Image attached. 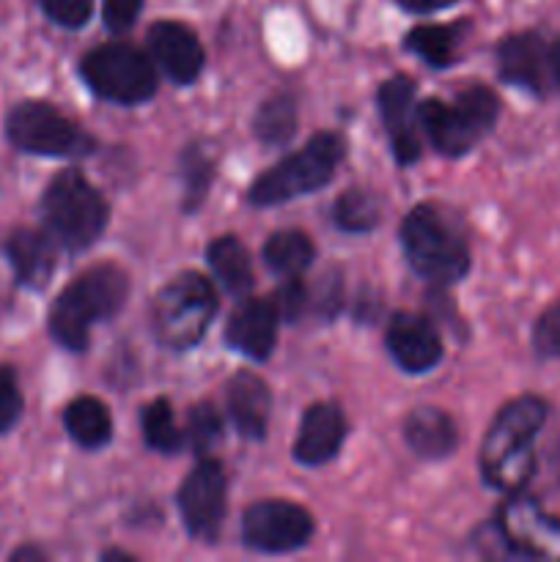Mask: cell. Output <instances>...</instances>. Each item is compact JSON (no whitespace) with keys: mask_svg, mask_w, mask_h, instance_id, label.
<instances>
[{"mask_svg":"<svg viewBox=\"0 0 560 562\" xmlns=\"http://www.w3.org/2000/svg\"><path fill=\"white\" fill-rule=\"evenodd\" d=\"M130 296V274L115 263H93L77 274L49 307L47 327L66 351H86L93 324L110 322Z\"/></svg>","mask_w":560,"mask_h":562,"instance_id":"2","label":"cell"},{"mask_svg":"<svg viewBox=\"0 0 560 562\" xmlns=\"http://www.w3.org/2000/svg\"><path fill=\"white\" fill-rule=\"evenodd\" d=\"M225 401H228L231 420L242 437L253 439V442L267 437L269 415H272V390L258 373H236L225 390Z\"/></svg>","mask_w":560,"mask_h":562,"instance_id":"20","label":"cell"},{"mask_svg":"<svg viewBox=\"0 0 560 562\" xmlns=\"http://www.w3.org/2000/svg\"><path fill=\"white\" fill-rule=\"evenodd\" d=\"M176 503L190 538L203 543L217 541L228 508V477L223 464L201 456V461L187 472Z\"/></svg>","mask_w":560,"mask_h":562,"instance_id":"10","label":"cell"},{"mask_svg":"<svg viewBox=\"0 0 560 562\" xmlns=\"http://www.w3.org/2000/svg\"><path fill=\"white\" fill-rule=\"evenodd\" d=\"M143 9V0H104L102 20L110 33H126L135 25L137 14Z\"/></svg>","mask_w":560,"mask_h":562,"instance_id":"35","label":"cell"},{"mask_svg":"<svg viewBox=\"0 0 560 562\" xmlns=\"http://www.w3.org/2000/svg\"><path fill=\"white\" fill-rule=\"evenodd\" d=\"M333 220L340 231L346 234H368L382 220V203L373 192L368 190H346L344 195L335 201Z\"/></svg>","mask_w":560,"mask_h":562,"instance_id":"28","label":"cell"},{"mask_svg":"<svg viewBox=\"0 0 560 562\" xmlns=\"http://www.w3.org/2000/svg\"><path fill=\"white\" fill-rule=\"evenodd\" d=\"M42 223L64 250H86L108 228V201L75 168L55 173L42 195Z\"/></svg>","mask_w":560,"mask_h":562,"instance_id":"5","label":"cell"},{"mask_svg":"<svg viewBox=\"0 0 560 562\" xmlns=\"http://www.w3.org/2000/svg\"><path fill=\"white\" fill-rule=\"evenodd\" d=\"M549 66H552V88L560 91V42H552V49H549Z\"/></svg>","mask_w":560,"mask_h":562,"instance_id":"38","label":"cell"},{"mask_svg":"<svg viewBox=\"0 0 560 562\" xmlns=\"http://www.w3.org/2000/svg\"><path fill=\"white\" fill-rule=\"evenodd\" d=\"M44 14L60 27H82L88 20H91L93 0H38Z\"/></svg>","mask_w":560,"mask_h":562,"instance_id":"34","label":"cell"},{"mask_svg":"<svg viewBox=\"0 0 560 562\" xmlns=\"http://www.w3.org/2000/svg\"><path fill=\"white\" fill-rule=\"evenodd\" d=\"M549 417L547 398L525 393L503 404L481 442L478 464L486 486L514 494L536 475V439Z\"/></svg>","mask_w":560,"mask_h":562,"instance_id":"1","label":"cell"},{"mask_svg":"<svg viewBox=\"0 0 560 562\" xmlns=\"http://www.w3.org/2000/svg\"><path fill=\"white\" fill-rule=\"evenodd\" d=\"M5 137L16 151L33 157L80 159L97 151V140L42 99H25L5 115Z\"/></svg>","mask_w":560,"mask_h":562,"instance_id":"8","label":"cell"},{"mask_svg":"<svg viewBox=\"0 0 560 562\" xmlns=\"http://www.w3.org/2000/svg\"><path fill=\"white\" fill-rule=\"evenodd\" d=\"M497 530L516 558L560 560V516L547 514L525 488L508 494L497 514Z\"/></svg>","mask_w":560,"mask_h":562,"instance_id":"11","label":"cell"},{"mask_svg":"<svg viewBox=\"0 0 560 562\" xmlns=\"http://www.w3.org/2000/svg\"><path fill=\"white\" fill-rule=\"evenodd\" d=\"M217 316V294L201 272H181L157 291L152 302V327L165 349L187 351L201 344Z\"/></svg>","mask_w":560,"mask_h":562,"instance_id":"7","label":"cell"},{"mask_svg":"<svg viewBox=\"0 0 560 562\" xmlns=\"http://www.w3.org/2000/svg\"><path fill=\"white\" fill-rule=\"evenodd\" d=\"M280 316L272 300H247L225 324V344L253 362H264L278 344Z\"/></svg>","mask_w":560,"mask_h":562,"instance_id":"17","label":"cell"},{"mask_svg":"<svg viewBox=\"0 0 560 562\" xmlns=\"http://www.w3.org/2000/svg\"><path fill=\"white\" fill-rule=\"evenodd\" d=\"M80 75L97 97L115 104H141L157 93L154 60L130 42L93 47L82 55Z\"/></svg>","mask_w":560,"mask_h":562,"instance_id":"9","label":"cell"},{"mask_svg":"<svg viewBox=\"0 0 560 562\" xmlns=\"http://www.w3.org/2000/svg\"><path fill=\"white\" fill-rule=\"evenodd\" d=\"M384 340H388V351L395 366L406 373H428L443 360V338L432 318L421 313H393Z\"/></svg>","mask_w":560,"mask_h":562,"instance_id":"14","label":"cell"},{"mask_svg":"<svg viewBox=\"0 0 560 562\" xmlns=\"http://www.w3.org/2000/svg\"><path fill=\"white\" fill-rule=\"evenodd\" d=\"M11 560H14V562H20V560H44V552H42V549H36V547H22V549H16L14 554H11Z\"/></svg>","mask_w":560,"mask_h":562,"instance_id":"39","label":"cell"},{"mask_svg":"<svg viewBox=\"0 0 560 562\" xmlns=\"http://www.w3.org/2000/svg\"><path fill=\"white\" fill-rule=\"evenodd\" d=\"M141 428H143V439L152 450L165 456H173L184 448L187 437L184 431L179 428L173 415V404L168 398H154L152 404L143 406L141 412Z\"/></svg>","mask_w":560,"mask_h":562,"instance_id":"27","label":"cell"},{"mask_svg":"<svg viewBox=\"0 0 560 562\" xmlns=\"http://www.w3.org/2000/svg\"><path fill=\"white\" fill-rule=\"evenodd\" d=\"M64 426L80 448L99 450L113 437V417L110 409L93 395H80L64 409Z\"/></svg>","mask_w":560,"mask_h":562,"instance_id":"24","label":"cell"},{"mask_svg":"<svg viewBox=\"0 0 560 562\" xmlns=\"http://www.w3.org/2000/svg\"><path fill=\"white\" fill-rule=\"evenodd\" d=\"M181 179H184V209L195 212L201 201L206 198L209 187L214 179V159L201 143H190L187 151L181 154Z\"/></svg>","mask_w":560,"mask_h":562,"instance_id":"29","label":"cell"},{"mask_svg":"<svg viewBox=\"0 0 560 562\" xmlns=\"http://www.w3.org/2000/svg\"><path fill=\"white\" fill-rule=\"evenodd\" d=\"M5 258H9L14 278L22 289L42 291L55 274V263H58V245L47 231L33 228H16L14 234L5 239L3 245Z\"/></svg>","mask_w":560,"mask_h":562,"instance_id":"19","label":"cell"},{"mask_svg":"<svg viewBox=\"0 0 560 562\" xmlns=\"http://www.w3.org/2000/svg\"><path fill=\"white\" fill-rule=\"evenodd\" d=\"M395 3L404 11H410V14H432V11L450 9V5H456L459 0H395Z\"/></svg>","mask_w":560,"mask_h":562,"instance_id":"37","label":"cell"},{"mask_svg":"<svg viewBox=\"0 0 560 562\" xmlns=\"http://www.w3.org/2000/svg\"><path fill=\"white\" fill-rule=\"evenodd\" d=\"M530 344L538 360H560V300L538 313Z\"/></svg>","mask_w":560,"mask_h":562,"instance_id":"31","label":"cell"},{"mask_svg":"<svg viewBox=\"0 0 560 562\" xmlns=\"http://www.w3.org/2000/svg\"><path fill=\"white\" fill-rule=\"evenodd\" d=\"M313 516L289 499H261L242 516V541L261 554H289L311 541Z\"/></svg>","mask_w":560,"mask_h":562,"instance_id":"12","label":"cell"},{"mask_svg":"<svg viewBox=\"0 0 560 562\" xmlns=\"http://www.w3.org/2000/svg\"><path fill=\"white\" fill-rule=\"evenodd\" d=\"M269 300H272L280 322L294 324V322H300L302 313H305V307L311 305V291H307L302 274H291V278H283V283L278 285L275 296H269Z\"/></svg>","mask_w":560,"mask_h":562,"instance_id":"32","label":"cell"},{"mask_svg":"<svg viewBox=\"0 0 560 562\" xmlns=\"http://www.w3.org/2000/svg\"><path fill=\"white\" fill-rule=\"evenodd\" d=\"M316 258V245L305 231L285 228L275 231L267 241H264V263L272 269L280 278H291V274H302Z\"/></svg>","mask_w":560,"mask_h":562,"instance_id":"25","label":"cell"},{"mask_svg":"<svg viewBox=\"0 0 560 562\" xmlns=\"http://www.w3.org/2000/svg\"><path fill=\"white\" fill-rule=\"evenodd\" d=\"M404 442L417 459L443 461L459 448V428L448 412L437 409V406H421L406 415Z\"/></svg>","mask_w":560,"mask_h":562,"instance_id":"21","label":"cell"},{"mask_svg":"<svg viewBox=\"0 0 560 562\" xmlns=\"http://www.w3.org/2000/svg\"><path fill=\"white\" fill-rule=\"evenodd\" d=\"M346 146L338 132H316L300 151L289 154L253 181L247 201L258 209L278 206L329 184L344 159Z\"/></svg>","mask_w":560,"mask_h":562,"instance_id":"6","label":"cell"},{"mask_svg":"<svg viewBox=\"0 0 560 562\" xmlns=\"http://www.w3.org/2000/svg\"><path fill=\"white\" fill-rule=\"evenodd\" d=\"M25 398H22L20 379L11 366H0V437L20 423Z\"/></svg>","mask_w":560,"mask_h":562,"instance_id":"33","label":"cell"},{"mask_svg":"<svg viewBox=\"0 0 560 562\" xmlns=\"http://www.w3.org/2000/svg\"><path fill=\"white\" fill-rule=\"evenodd\" d=\"M500 119V99L489 86H467L453 102L432 97L417 104V124L443 157L470 154Z\"/></svg>","mask_w":560,"mask_h":562,"instance_id":"4","label":"cell"},{"mask_svg":"<svg viewBox=\"0 0 560 562\" xmlns=\"http://www.w3.org/2000/svg\"><path fill=\"white\" fill-rule=\"evenodd\" d=\"M102 560H126V562H130L135 558H132V554H126V552H119V549H110V552L102 554Z\"/></svg>","mask_w":560,"mask_h":562,"instance_id":"40","label":"cell"},{"mask_svg":"<svg viewBox=\"0 0 560 562\" xmlns=\"http://www.w3.org/2000/svg\"><path fill=\"white\" fill-rule=\"evenodd\" d=\"M552 42L538 31L508 33L497 44V71L505 86L522 88L533 97H547L552 88V66H549Z\"/></svg>","mask_w":560,"mask_h":562,"instance_id":"13","label":"cell"},{"mask_svg":"<svg viewBox=\"0 0 560 562\" xmlns=\"http://www.w3.org/2000/svg\"><path fill=\"white\" fill-rule=\"evenodd\" d=\"M406 261L434 285H456L472 267L470 245L453 220L434 203H421L401 223Z\"/></svg>","mask_w":560,"mask_h":562,"instance_id":"3","label":"cell"},{"mask_svg":"<svg viewBox=\"0 0 560 562\" xmlns=\"http://www.w3.org/2000/svg\"><path fill=\"white\" fill-rule=\"evenodd\" d=\"M346 439V417L338 404L322 401L302 415L294 439V459L305 467H322L338 456Z\"/></svg>","mask_w":560,"mask_h":562,"instance_id":"18","label":"cell"},{"mask_svg":"<svg viewBox=\"0 0 560 562\" xmlns=\"http://www.w3.org/2000/svg\"><path fill=\"white\" fill-rule=\"evenodd\" d=\"M152 60L179 86H190L203 69L201 38L192 27L176 20H159L148 27Z\"/></svg>","mask_w":560,"mask_h":562,"instance_id":"16","label":"cell"},{"mask_svg":"<svg viewBox=\"0 0 560 562\" xmlns=\"http://www.w3.org/2000/svg\"><path fill=\"white\" fill-rule=\"evenodd\" d=\"M296 121H300V110H296V99L291 93H275L261 108L256 110L253 119V135L264 143V146H283L294 137Z\"/></svg>","mask_w":560,"mask_h":562,"instance_id":"26","label":"cell"},{"mask_svg":"<svg viewBox=\"0 0 560 562\" xmlns=\"http://www.w3.org/2000/svg\"><path fill=\"white\" fill-rule=\"evenodd\" d=\"M184 437L198 456H209L223 439V417L212 404H195L187 415Z\"/></svg>","mask_w":560,"mask_h":562,"instance_id":"30","label":"cell"},{"mask_svg":"<svg viewBox=\"0 0 560 562\" xmlns=\"http://www.w3.org/2000/svg\"><path fill=\"white\" fill-rule=\"evenodd\" d=\"M470 22H448V25H417L406 33L404 47L426 60L434 69H445L459 60V47L467 38Z\"/></svg>","mask_w":560,"mask_h":562,"instance_id":"22","label":"cell"},{"mask_svg":"<svg viewBox=\"0 0 560 562\" xmlns=\"http://www.w3.org/2000/svg\"><path fill=\"white\" fill-rule=\"evenodd\" d=\"M340 300H344V291H340V278H327L318 289V294L311 296V305L316 307L318 316H335L340 307Z\"/></svg>","mask_w":560,"mask_h":562,"instance_id":"36","label":"cell"},{"mask_svg":"<svg viewBox=\"0 0 560 562\" xmlns=\"http://www.w3.org/2000/svg\"><path fill=\"white\" fill-rule=\"evenodd\" d=\"M206 261L212 267L214 278L223 283L228 294L242 296L253 289V261L247 247L236 236L225 234L209 241Z\"/></svg>","mask_w":560,"mask_h":562,"instance_id":"23","label":"cell"},{"mask_svg":"<svg viewBox=\"0 0 560 562\" xmlns=\"http://www.w3.org/2000/svg\"><path fill=\"white\" fill-rule=\"evenodd\" d=\"M415 80L406 75H395L379 88V113H382L384 130H388L393 157L401 165H412L421 159V137H417L415 121Z\"/></svg>","mask_w":560,"mask_h":562,"instance_id":"15","label":"cell"}]
</instances>
